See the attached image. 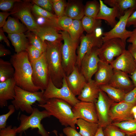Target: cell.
Wrapping results in <instances>:
<instances>
[{
  "mask_svg": "<svg viewBox=\"0 0 136 136\" xmlns=\"http://www.w3.org/2000/svg\"><path fill=\"white\" fill-rule=\"evenodd\" d=\"M10 62L15 70L13 78L16 85L31 92L39 91L32 79V69L26 51L16 53L11 56Z\"/></svg>",
  "mask_w": 136,
  "mask_h": 136,
  "instance_id": "cell-1",
  "label": "cell"
},
{
  "mask_svg": "<svg viewBox=\"0 0 136 136\" xmlns=\"http://www.w3.org/2000/svg\"><path fill=\"white\" fill-rule=\"evenodd\" d=\"M45 41L46 44L45 54L50 79L56 87L60 88L62 86L63 79L66 76L62 65V43Z\"/></svg>",
  "mask_w": 136,
  "mask_h": 136,
  "instance_id": "cell-2",
  "label": "cell"
},
{
  "mask_svg": "<svg viewBox=\"0 0 136 136\" xmlns=\"http://www.w3.org/2000/svg\"><path fill=\"white\" fill-rule=\"evenodd\" d=\"M38 106L44 108L51 116L58 119L62 125L76 129L77 120L74 118L72 106L66 101L53 98L48 99L45 104Z\"/></svg>",
  "mask_w": 136,
  "mask_h": 136,
  "instance_id": "cell-3",
  "label": "cell"
},
{
  "mask_svg": "<svg viewBox=\"0 0 136 136\" xmlns=\"http://www.w3.org/2000/svg\"><path fill=\"white\" fill-rule=\"evenodd\" d=\"M15 95L11 101L16 110H20L29 114L32 112V105L36 101L39 104H45L47 100L44 97V91L31 92L25 90L16 85L15 87Z\"/></svg>",
  "mask_w": 136,
  "mask_h": 136,
  "instance_id": "cell-4",
  "label": "cell"
},
{
  "mask_svg": "<svg viewBox=\"0 0 136 136\" xmlns=\"http://www.w3.org/2000/svg\"><path fill=\"white\" fill-rule=\"evenodd\" d=\"M61 34L64 42L61 45L62 65L66 76H69L76 66L77 55L76 51L78 42L71 38L65 31H59Z\"/></svg>",
  "mask_w": 136,
  "mask_h": 136,
  "instance_id": "cell-5",
  "label": "cell"
},
{
  "mask_svg": "<svg viewBox=\"0 0 136 136\" xmlns=\"http://www.w3.org/2000/svg\"><path fill=\"white\" fill-rule=\"evenodd\" d=\"M33 111L29 116L21 114L19 118L20 123L17 127V133H21L29 128H37L38 133L41 136H49V133L45 129L41 121L51 116L46 110L40 111L38 108H33Z\"/></svg>",
  "mask_w": 136,
  "mask_h": 136,
  "instance_id": "cell-6",
  "label": "cell"
},
{
  "mask_svg": "<svg viewBox=\"0 0 136 136\" xmlns=\"http://www.w3.org/2000/svg\"><path fill=\"white\" fill-rule=\"evenodd\" d=\"M33 4L30 0H24L16 3L11 11L12 14L19 19L29 30L36 32L40 27L36 22L32 13L31 8Z\"/></svg>",
  "mask_w": 136,
  "mask_h": 136,
  "instance_id": "cell-7",
  "label": "cell"
},
{
  "mask_svg": "<svg viewBox=\"0 0 136 136\" xmlns=\"http://www.w3.org/2000/svg\"><path fill=\"white\" fill-rule=\"evenodd\" d=\"M31 63L32 69V79L33 83L40 90L44 91L50 79L45 52L39 58Z\"/></svg>",
  "mask_w": 136,
  "mask_h": 136,
  "instance_id": "cell-8",
  "label": "cell"
},
{
  "mask_svg": "<svg viewBox=\"0 0 136 136\" xmlns=\"http://www.w3.org/2000/svg\"><path fill=\"white\" fill-rule=\"evenodd\" d=\"M126 44L121 40L117 38L103 42L98 49V56L100 60L110 64L115 57L119 56L126 50Z\"/></svg>",
  "mask_w": 136,
  "mask_h": 136,
  "instance_id": "cell-9",
  "label": "cell"
},
{
  "mask_svg": "<svg viewBox=\"0 0 136 136\" xmlns=\"http://www.w3.org/2000/svg\"><path fill=\"white\" fill-rule=\"evenodd\" d=\"M44 96L47 100L53 98L62 99L68 103L72 107L80 101L69 89L65 76L63 79L62 86L60 88L56 87L50 79L47 88L44 91Z\"/></svg>",
  "mask_w": 136,
  "mask_h": 136,
  "instance_id": "cell-10",
  "label": "cell"
},
{
  "mask_svg": "<svg viewBox=\"0 0 136 136\" xmlns=\"http://www.w3.org/2000/svg\"><path fill=\"white\" fill-rule=\"evenodd\" d=\"M103 33L94 31L90 34L83 35L80 38V43L78 48L76 66L80 70L82 59L89 51L94 47L100 48L103 41Z\"/></svg>",
  "mask_w": 136,
  "mask_h": 136,
  "instance_id": "cell-11",
  "label": "cell"
},
{
  "mask_svg": "<svg viewBox=\"0 0 136 136\" xmlns=\"http://www.w3.org/2000/svg\"><path fill=\"white\" fill-rule=\"evenodd\" d=\"M135 10L136 8L128 9L123 15L120 16L119 21L112 29L103 32L102 39L103 42L111 39L117 38L126 43L127 40L132 33V31L127 30L126 29L127 21L129 17Z\"/></svg>",
  "mask_w": 136,
  "mask_h": 136,
  "instance_id": "cell-12",
  "label": "cell"
},
{
  "mask_svg": "<svg viewBox=\"0 0 136 136\" xmlns=\"http://www.w3.org/2000/svg\"><path fill=\"white\" fill-rule=\"evenodd\" d=\"M114 102L105 92L100 90L97 101L95 103L99 127L104 128L112 123L110 112Z\"/></svg>",
  "mask_w": 136,
  "mask_h": 136,
  "instance_id": "cell-13",
  "label": "cell"
},
{
  "mask_svg": "<svg viewBox=\"0 0 136 136\" xmlns=\"http://www.w3.org/2000/svg\"><path fill=\"white\" fill-rule=\"evenodd\" d=\"M98 49L96 47L92 48L85 55L81 61L80 71L87 82L92 79L97 71L100 61Z\"/></svg>",
  "mask_w": 136,
  "mask_h": 136,
  "instance_id": "cell-14",
  "label": "cell"
},
{
  "mask_svg": "<svg viewBox=\"0 0 136 136\" xmlns=\"http://www.w3.org/2000/svg\"><path fill=\"white\" fill-rule=\"evenodd\" d=\"M75 119H81L98 123V119L95 103L80 101L73 107Z\"/></svg>",
  "mask_w": 136,
  "mask_h": 136,
  "instance_id": "cell-15",
  "label": "cell"
},
{
  "mask_svg": "<svg viewBox=\"0 0 136 136\" xmlns=\"http://www.w3.org/2000/svg\"><path fill=\"white\" fill-rule=\"evenodd\" d=\"M134 106L123 101L114 102L110 110V117L112 123L119 122L134 119L131 109Z\"/></svg>",
  "mask_w": 136,
  "mask_h": 136,
  "instance_id": "cell-16",
  "label": "cell"
},
{
  "mask_svg": "<svg viewBox=\"0 0 136 136\" xmlns=\"http://www.w3.org/2000/svg\"><path fill=\"white\" fill-rule=\"evenodd\" d=\"M110 64L114 69L121 71L130 75L136 69V62L128 50H126L114 60Z\"/></svg>",
  "mask_w": 136,
  "mask_h": 136,
  "instance_id": "cell-17",
  "label": "cell"
},
{
  "mask_svg": "<svg viewBox=\"0 0 136 136\" xmlns=\"http://www.w3.org/2000/svg\"><path fill=\"white\" fill-rule=\"evenodd\" d=\"M67 84L69 89L75 96L81 93L87 82L84 76L76 66L71 74L65 76Z\"/></svg>",
  "mask_w": 136,
  "mask_h": 136,
  "instance_id": "cell-18",
  "label": "cell"
},
{
  "mask_svg": "<svg viewBox=\"0 0 136 136\" xmlns=\"http://www.w3.org/2000/svg\"><path fill=\"white\" fill-rule=\"evenodd\" d=\"M108 85L121 90L126 93L135 87L128 74L114 69L113 75Z\"/></svg>",
  "mask_w": 136,
  "mask_h": 136,
  "instance_id": "cell-19",
  "label": "cell"
},
{
  "mask_svg": "<svg viewBox=\"0 0 136 136\" xmlns=\"http://www.w3.org/2000/svg\"><path fill=\"white\" fill-rule=\"evenodd\" d=\"M99 2L100 8L96 19L105 20L113 28L118 22L116 20V18H117L119 19L121 16L118 10L115 7H108L104 3L103 1L99 0Z\"/></svg>",
  "mask_w": 136,
  "mask_h": 136,
  "instance_id": "cell-20",
  "label": "cell"
},
{
  "mask_svg": "<svg viewBox=\"0 0 136 136\" xmlns=\"http://www.w3.org/2000/svg\"><path fill=\"white\" fill-rule=\"evenodd\" d=\"M100 90L99 86L94 80L91 79L86 82L77 98L81 101L95 103Z\"/></svg>",
  "mask_w": 136,
  "mask_h": 136,
  "instance_id": "cell-21",
  "label": "cell"
},
{
  "mask_svg": "<svg viewBox=\"0 0 136 136\" xmlns=\"http://www.w3.org/2000/svg\"><path fill=\"white\" fill-rule=\"evenodd\" d=\"M16 82L13 77L0 82V107L2 108L7 106V101L13 100L15 95Z\"/></svg>",
  "mask_w": 136,
  "mask_h": 136,
  "instance_id": "cell-22",
  "label": "cell"
},
{
  "mask_svg": "<svg viewBox=\"0 0 136 136\" xmlns=\"http://www.w3.org/2000/svg\"><path fill=\"white\" fill-rule=\"evenodd\" d=\"M114 69L110 64L100 60L94 80L99 86L108 84L113 75Z\"/></svg>",
  "mask_w": 136,
  "mask_h": 136,
  "instance_id": "cell-23",
  "label": "cell"
},
{
  "mask_svg": "<svg viewBox=\"0 0 136 136\" xmlns=\"http://www.w3.org/2000/svg\"><path fill=\"white\" fill-rule=\"evenodd\" d=\"M58 29L52 27H41L36 32L33 33L44 42L60 43L63 40L62 36Z\"/></svg>",
  "mask_w": 136,
  "mask_h": 136,
  "instance_id": "cell-24",
  "label": "cell"
},
{
  "mask_svg": "<svg viewBox=\"0 0 136 136\" xmlns=\"http://www.w3.org/2000/svg\"><path fill=\"white\" fill-rule=\"evenodd\" d=\"M64 15L73 19L80 20L85 16L84 6L80 0L69 1L67 3Z\"/></svg>",
  "mask_w": 136,
  "mask_h": 136,
  "instance_id": "cell-25",
  "label": "cell"
},
{
  "mask_svg": "<svg viewBox=\"0 0 136 136\" xmlns=\"http://www.w3.org/2000/svg\"><path fill=\"white\" fill-rule=\"evenodd\" d=\"M8 37L16 53L26 51L30 44L27 36L24 33L8 34Z\"/></svg>",
  "mask_w": 136,
  "mask_h": 136,
  "instance_id": "cell-26",
  "label": "cell"
},
{
  "mask_svg": "<svg viewBox=\"0 0 136 136\" xmlns=\"http://www.w3.org/2000/svg\"><path fill=\"white\" fill-rule=\"evenodd\" d=\"M2 28L4 32L8 34L24 33L28 30L23 24L19 21L18 19L11 16L8 17Z\"/></svg>",
  "mask_w": 136,
  "mask_h": 136,
  "instance_id": "cell-27",
  "label": "cell"
},
{
  "mask_svg": "<svg viewBox=\"0 0 136 136\" xmlns=\"http://www.w3.org/2000/svg\"><path fill=\"white\" fill-rule=\"evenodd\" d=\"M103 2L105 4L117 8L121 16L128 9L136 8V0H104Z\"/></svg>",
  "mask_w": 136,
  "mask_h": 136,
  "instance_id": "cell-28",
  "label": "cell"
},
{
  "mask_svg": "<svg viewBox=\"0 0 136 136\" xmlns=\"http://www.w3.org/2000/svg\"><path fill=\"white\" fill-rule=\"evenodd\" d=\"M76 124L79 127V132L82 136H94L99 127L98 123L80 119L77 120Z\"/></svg>",
  "mask_w": 136,
  "mask_h": 136,
  "instance_id": "cell-29",
  "label": "cell"
},
{
  "mask_svg": "<svg viewBox=\"0 0 136 136\" xmlns=\"http://www.w3.org/2000/svg\"><path fill=\"white\" fill-rule=\"evenodd\" d=\"M99 87L100 90L114 102L119 103L123 101L126 93L124 91L108 84L101 85Z\"/></svg>",
  "mask_w": 136,
  "mask_h": 136,
  "instance_id": "cell-30",
  "label": "cell"
},
{
  "mask_svg": "<svg viewBox=\"0 0 136 136\" xmlns=\"http://www.w3.org/2000/svg\"><path fill=\"white\" fill-rule=\"evenodd\" d=\"M14 72V69L10 61L0 59V82L13 78Z\"/></svg>",
  "mask_w": 136,
  "mask_h": 136,
  "instance_id": "cell-31",
  "label": "cell"
},
{
  "mask_svg": "<svg viewBox=\"0 0 136 136\" xmlns=\"http://www.w3.org/2000/svg\"><path fill=\"white\" fill-rule=\"evenodd\" d=\"M82 27L84 31L87 34H90L95 30L100 27L102 25L101 20L84 16L81 21Z\"/></svg>",
  "mask_w": 136,
  "mask_h": 136,
  "instance_id": "cell-32",
  "label": "cell"
},
{
  "mask_svg": "<svg viewBox=\"0 0 136 136\" xmlns=\"http://www.w3.org/2000/svg\"><path fill=\"white\" fill-rule=\"evenodd\" d=\"M111 124L117 127L126 135L133 136L136 134V120L134 119Z\"/></svg>",
  "mask_w": 136,
  "mask_h": 136,
  "instance_id": "cell-33",
  "label": "cell"
},
{
  "mask_svg": "<svg viewBox=\"0 0 136 136\" xmlns=\"http://www.w3.org/2000/svg\"><path fill=\"white\" fill-rule=\"evenodd\" d=\"M84 31L81 21L73 19L72 25L67 32L72 40L78 42L79 39L82 35Z\"/></svg>",
  "mask_w": 136,
  "mask_h": 136,
  "instance_id": "cell-34",
  "label": "cell"
},
{
  "mask_svg": "<svg viewBox=\"0 0 136 136\" xmlns=\"http://www.w3.org/2000/svg\"><path fill=\"white\" fill-rule=\"evenodd\" d=\"M25 33L29 40L30 45L43 52H45L46 47L45 41H43L36 35L29 30Z\"/></svg>",
  "mask_w": 136,
  "mask_h": 136,
  "instance_id": "cell-35",
  "label": "cell"
},
{
  "mask_svg": "<svg viewBox=\"0 0 136 136\" xmlns=\"http://www.w3.org/2000/svg\"><path fill=\"white\" fill-rule=\"evenodd\" d=\"M100 8L99 1L93 0L87 2L84 6L85 16L96 18Z\"/></svg>",
  "mask_w": 136,
  "mask_h": 136,
  "instance_id": "cell-36",
  "label": "cell"
},
{
  "mask_svg": "<svg viewBox=\"0 0 136 136\" xmlns=\"http://www.w3.org/2000/svg\"><path fill=\"white\" fill-rule=\"evenodd\" d=\"M33 16L36 22L40 27L54 28L59 30H61L57 24L58 17L48 18L37 17L33 15Z\"/></svg>",
  "mask_w": 136,
  "mask_h": 136,
  "instance_id": "cell-37",
  "label": "cell"
},
{
  "mask_svg": "<svg viewBox=\"0 0 136 136\" xmlns=\"http://www.w3.org/2000/svg\"><path fill=\"white\" fill-rule=\"evenodd\" d=\"M53 11L58 17L64 15L67 3L64 0H51Z\"/></svg>",
  "mask_w": 136,
  "mask_h": 136,
  "instance_id": "cell-38",
  "label": "cell"
},
{
  "mask_svg": "<svg viewBox=\"0 0 136 136\" xmlns=\"http://www.w3.org/2000/svg\"><path fill=\"white\" fill-rule=\"evenodd\" d=\"M31 11L33 15L35 16L48 18L58 17L55 14L45 10L35 4H32Z\"/></svg>",
  "mask_w": 136,
  "mask_h": 136,
  "instance_id": "cell-39",
  "label": "cell"
},
{
  "mask_svg": "<svg viewBox=\"0 0 136 136\" xmlns=\"http://www.w3.org/2000/svg\"><path fill=\"white\" fill-rule=\"evenodd\" d=\"M104 136H125L126 134L117 126L111 123L103 129Z\"/></svg>",
  "mask_w": 136,
  "mask_h": 136,
  "instance_id": "cell-40",
  "label": "cell"
},
{
  "mask_svg": "<svg viewBox=\"0 0 136 136\" xmlns=\"http://www.w3.org/2000/svg\"><path fill=\"white\" fill-rule=\"evenodd\" d=\"M73 19L65 15L58 17L57 24L62 31H67L72 25Z\"/></svg>",
  "mask_w": 136,
  "mask_h": 136,
  "instance_id": "cell-41",
  "label": "cell"
},
{
  "mask_svg": "<svg viewBox=\"0 0 136 136\" xmlns=\"http://www.w3.org/2000/svg\"><path fill=\"white\" fill-rule=\"evenodd\" d=\"M26 51L30 63L39 58L45 52L30 45L28 47Z\"/></svg>",
  "mask_w": 136,
  "mask_h": 136,
  "instance_id": "cell-42",
  "label": "cell"
},
{
  "mask_svg": "<svg viewBox=\"0 0 136 136\" xmlns=\"http://www.w3.org/2000/svg\"><path fill=\"white\" fill-rule=\"evenodd\" d=\"M21 1L20 0H0V9L4 12L11 11L16 3Z\"/></svg>",
  "mask_w": 136,
  "mask_h": 136,
  "instance_id": "cell-43",
  "label": "cell"
},
{
  "mask_svg": "<svg viewBox=\"0 0 136 136\" xmlns=\"http://www.w3.org/2000/svg\"><path fill=\"white\" fill-rule=\"evenodd\" d=\"M30 1L33 4H35L45 10L53 13L51 0H32Z\"/></svg>",
  "mask_w": 136,
  "mask_h": 136,
  "instance_id": "cell-44",
  "label": "cell"
},
{
  "mask_svg": "<svg viewBox=\"0 0 136 136\" xmlns=\"http://www.w3.org/2000/svg\"><path fill=\"white\" fill-rule=\"evenodd\" d=\"M8 108L9 110L8 112L0 116V129L6 127L7 121L8 119L10 116L16 110L12 104L9 105Z\"/></svg>",
  "mask_w": 136,
  "mask_h": 136,
  "instance_id": "cell-45",
  "label": "cell"
},
{
  "mask_svg": "<svg viewBox=\"0 0 136 136\" xmlns=\"http://www.w3.org/2000/svg\"><path fill=\"white\" fill-rule=\"evenodd\" d=\"M123 101L134 106L136 105V87L125 93Z\"/></svg>",
  "mask_w": 136,
  "mask_h": 136,
  "instance_id": "cell-46",
  "label": "cell"
},
{
  "mask_svg": "<svg viewBox=\"0 0 136 136\" xmlns=\"http://www.w3.org/2000/svg\"><path fill=\"white\" fill-rule=\"evenodd\" d=\"M16 127H12L9 125L5 128L0 129V136H16L17 132Z\"/></svg>",
  "mask_w": 136,
  "mask_h": 136,
  "instance_id": "cell-47",
  "label": "cell"
},
{
  "mask_svg": "<svg viewBox=\"0 0 136 136\" xmlns=\"http://www.w3.org/2000/svg\"><path fill=\"white\" fill-rule=\"evenodd\" d=\"M63 131L66 136H82L75 129L70 126L65 127L63 129Z\"/></svg>",
  "mask_w": 136,
  "mask_h": 136,
  "instance_id": "cell-48",
  "label": "cell"
},
{
  "mask_svg": "<svg viewBox=\"0 0 136 136\" xmlns=\"http://www.w3.org/2000/svg\"><path fill=\"white\" fill-rule=\"evenodd\" d=\"M132 25L135 28H136V10L132 13L128 18L126 27H128Z\"/></svg>",
  "mask_w": 136,
  "mask_h": 136,
  "instance_id": "cell-49",
  "label": "cell"
},
{
  "mask_svg": "<svg viewBox=\"0 0 136 136\" xmlns=\"http://www.w3.org/2000/svg\"><path fill=\"white\" fill-rule=\"evenodd\" d=\"M13 14V12L11 11L10 12H0V27H3L5 24L6 20L9 16Z\"/></svg>",
  "mask_w": 136,
  "mask_h": 136,
  "instance_id": "cell-50",
  "label": "cell"
},
{
  "mask_svg": "<svg viewBox=\"0 0 136 136\" xmlns=\"http://www.w3.org/2000/svg\"><path fill=\"white\" fill-rule=\"evenodd\" d=\"M126 42L136 46V28H135L132 31V33L127 39Z\"/></svg>",
  "mask_w": 136,
  "mask_h": 136,
  "instance_id": "cell-51",
  "label": "cell"
},
{
  "mask_svg": "<svg viewBox=\"0 0 136 136\" xmlns=\"http://www.w3.org/2000/svg\"><path fill=\"white\" fill-rule=\"evenodd\" d=\"M4 32L2 28L0 27V42H2L3 41L5 43L7 46L10 47V42L7 37L5 35Z\"/></svg>",
  "mask_w": 136,
  "mask_h": 136,
  "instance_id": "cell-52",
  "label": "cell"
},
{
  "mask_svg": "<svg viewBox=\"0 0 136 136\" xmlns=\"http://www.w3.org/2000/svg\"><path fill=\"white\" fill-rule=\"evenodd\" d=\"M11 53L10 51L5 48L2 44H0V57L4 56L10 55Z\"/></svg>",
  "mask_w": 136,
  "mask_h": 136,
  "instance_id": "cell-53",
  "label": "cell"
},
{
  "mask_svg": "<svg viewBox=\"0 0 136 136\" xmlns=\"http://www.w3.org/2000/svg\"><path fill=\"white\" fill-rule=\"evenodd\" d=\"M127 50L131 53L136 62V46L129 44L128 46Z\"/></svg>",
  "mask_w": 136,
  "mask_h": 136,
  "instance_id": "cell-54",
  "label": "cell"
},
{
  "mask_svg": "<svg viewBox=\"0 0 136 136\" xmlns=\"http://www.w3.org/2000/svg\"><path fill=\"white\" fill-rule=\"evenodd\" d=\"M129 77L131 79L135 87H136V69L130 75Z\"/></svg>",
  "mask_w": 136,
  "mask_h": 136,
  "instance_id": "cell-55",
  "label": "cell"
},
{
  "mask_svg": "<svg viewBox=\"0 0 136 136\" xmlns=\"http://www.w3.org/2000/svg\"><path fill=\"white\" fill-rule=\"evenodd\" d=\"M94 136H104L102 127H99L98 130Z\"/></svg>",
  "mask_w": 136,
  "mask_h": 136,
  "instance_id": "cell-56",
  "label": "cell"
},
{
  "mask_svg": "<svg viewBox=\"0 0 136 136\" xmlns=\"http://www.w3.org/2000/svg\"><path fill=\"white\" fill-rule=\"evenodd\" d=\"M131 112L133 114L136 113V105L133 106L131 109Z\"/></svg>",
  "mask_w": 136,
  "mask_h": 136,
  "instance_id": "cell-57",
  "label": "cell"
},
{
  "mask_svg": "<svg viewBox=\"0 0 136 136\" xmlns=\"http://www.w3.org/2000/svg\"><path fill=\"white\" fill-rule=\"evenodd\" d=\"M53 132L56 135V136H58L57 135V131L56 130H54L53 131ZM62 134H60V136H62Z\"/></svg>",
  "mask_w": 136,
  "mask_h": 136,
  "instance_id": "cell-58",
  "label": "cell"
},
{
  "mask_svg": "<svg viewBox=\"0 0 136 136\" xmlns=\"http://www.w3.org/2000/svg\"><path fill=\"white\" fill-rule=\"evenodd\" d=\"M134 119L136 120V113L133 114Z\"/></svg>",
  "mask_w": 136,
  "mask_h": 136,
  "instance_id": "cell-59",
  "label": "cell"
},
{
  "mask_svg": "<svg viewBox=\"0 0 136 136\" xmlns=\"http://www.w3.org/2000/svg\"><path fill=\"white\" fill-rule=\"evenodd\" d=\"M19 136H22V132L21 133H20Z\"/></svg>",
  "mask_w": 136,
  "mask_h": 136,
  "instance_id": "cell-60",
  "label": "cell"
},
{
  "mask_svg": "<svg viewBox=\"0 0 136 136\" xmlns=\"http://www.w3.org/2000/svg\"><path fill=\"white\" fill-rule=\"evenodd\" d=\"M125 136H133L131 135H126Z\"/></svg>",
  "mask_w": 136,
  "mask_h": 136,
  "instance_id": "cell-61",
  "label": "cell"
},
{
  "mask_svg": "<svg viewBox=\"0 0 136 136\" xmlns=\"http://www.w3.org/2000/svg\"><path fill=\"white\" fill-rule=\"evenodd\" d=\"M133 136H136V134L133 135Z\"/></svg>",
  "mask_w": 136,
  "mask_h": 136,
  "instance_id": "cell-62",
  "label": "cell"
}]
</instances>
